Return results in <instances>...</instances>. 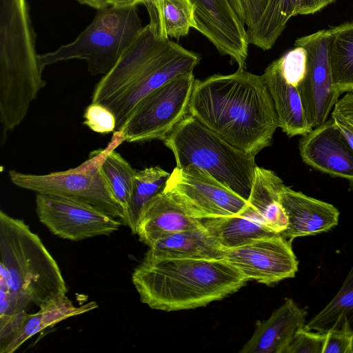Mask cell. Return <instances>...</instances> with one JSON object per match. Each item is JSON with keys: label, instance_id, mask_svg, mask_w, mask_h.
Wrapping results in <instances>:
<instances>
[{"label": "cell", "instance_id": "4fadbf2b", "mask_svg": "<svg viewBox=\"0 0 353 353\" xmlns=\"http://www.w3.org/2000/svg\"><path fill=\"white\" fill-rule=\"evenodd\" d=\"M199 61L197 54L168 39L137 83L108 107L116 117L114 132H121L136 106L149 93L178 75L192 73Z\"/></svg>", "mask_w": 353, "mask_h": 353}, {"label": "cell", "instance_id": "d6986e66", "mask_svg": "<svg viewBox=\"0 0 353 353\" xmlns=\"http://www.w3.org/2000/svg\"><path fill=\"white\" fill-rule=\"evenodd\" d=\"M202 226L200 219L189 215L179 203L163 192L152 199L141 212L136 234L140 241L150 247L168 235Z\"/></svg>", "mask_w": 353, "mask_h": 353}, {"label": "cell", "instance_id": "9c48e42d", "mask_svg": "<svg viewBox=\"0 0 353 353\" xmlns=\"http://www.w3.org/2000/svg\"><path fill=\"white\" fill-rule=\"evenodd\" d=\"M163 192L198 219L236 214L248 206L246 200L194 164L174 168Z\"/></svg>", "mask_w": 353, "mask_h": 353}, {"label": "cell", "instance_id": "83f0119b", "mask_svg": "<svg viewBox=\"0 0 353 353\" xmlns=\"http://www.w3.org/2000/svg\"><path fill=\"white\" fill-rule=\"evenodd\" d=\"M347 323L353 332V267L334 298L305 325V328L320 332L339 329Z\"/></svg>", "mask_w": 353, "mask_h": 353}, {"label": "cell", "instance_id": "e0dca14e", "mask_svg": "<svg viewBox=\"0 0 353 353\" xmlns=\"http://www.w3.org/2000/svg\"><path fill=\"white\" fill-rule=\"evenodd\" d=\"M279 201L288 220V228L281 235L290 242L327 232L338 224L339 212L333 205L285 185L279 192Z\"/></svg>", "mask_w": 353, "mask_h": 353}, {"label": "cell", "instance_id": "30bf717a", "mask_svg": "<svg viewBox=\"0 0 353 353\" xmlns=\"http://www.w3.org/2000/svg\"><path fill=\"white\" fill-rule=\"evenodd\" d=\"M36 212L39 221L53 234L74 241L110 235L123 225L90 203L59 195L37 193Z\"/></svg>", "mask_w": 353, "mask_h": 353}, {"label": "cell", "instance_id": "f35d334b", "mask_svg": "<svg viewBox=\"0 0 353 353\" xmlns=\"http://www.w3.org/2000/svg\"><path fill=\"white\" fill-rule=\"evenodd\" d=\"M108 6L128 7L143 4L145 0H106Z\"/></svg>", "mask_w": 353, "mask_h": 353}, {"label": "cell", "instance_id": "44dd1931", "mask_svg": "<svg viewBox=\"0 0 353 353\" xmlns=\"http://www.w3.org/2000/svg\"><path fill=\"white\" fill-rule=\"evenodd\" d=\"M200 220L205 230L224 250L255 239L280 234L268 227L249 204L236 214Z\"/></svg>", "mask_w": 353, "mask_h": 353}, {"label": "cell", "instance_id": "7c38bea8", "mask_svg": "<svg viewBox=\"0 0 353 353\" xmlns=\"http://www.w3.org/2000/svg\"><path fill=\"white\" fill-rule=\"evenodd\" d=\"M224 259L248 281L252 280L265 285L294 277L299 266L291 242L281 234L225 250Z\"/></svg>", "mask_w": 353, "mask_h": 353}, {"label": "cell", "instance_id": "52a82bcc", "mask_svg": "<svg viewBox=\"0 0 353 353\" xmlns=\"http://www.w3.org/2000/svg\"><path fill=\"white\" fill-rule=\"evenodd\" d=\"M110 145L93 151L78 167L49 174H26L10 170L8 176L16 186L39 194L77 199L104 211L125 225V213L114 197L101 170V164Z\"/></svg>", "mask_w": 353, "mask_h": 353}, {"label": "cell", "instance_id": "60d3db41", "mask_svg": "<svg viewBox=\"0 0 353 353\" xmlns=\"http://www.w3.org/2000/svg\"><path fill=\"white\" fill-rule=\"evenodd\" d=\"M239 17L244 21V12L241 0H229ZM245 22V21H244Z\"/></svg>", "mask_w": 353, "mask_h": 353}, {"label": "cell", "instance_id": "ba28073f", "mask_svg": "<svg viewBox=\"0 0 353 353\" xmlns=\"http://www.w3.org/2000/svg\"><path fill=\"white\" fill-rule=\"evenodd\" d=\"M195 81L193 72L178 75L149 93L121 130L123 141H162L188 114Z\"/></svg>", "mask_w": 353, "mask_h": 353}, {"label": "cell", "instance_id": "ab89813d", "mask_svg": "<svg viewBox=\"0 0 353 353\" xmlns=\"http://www.w3.org/2000/svg\"><path fill=\"white\" fill-rule=\"evenodd\" d=\"M82 5L90 6L96 10H100L108 7L106 0H76Z\"/></svg>", "mask_w": 353, "mask_h": 353}, {"label": "cell", "instance_id": "4dcf8cb0", "mask_svg": "<svg viewBox=\"0 0 353 353\" xmlns=\"http://www.w3.org/2000/svg\"><path fill=\"white\" fill-rule=\"evenodd\" d=\"M83 118V124L95 132L108 134L116 130L114 114L102 103H91L85 108Z\"/></svg>", "mask_w": 353, "mask_h": 353}, {"label": "cell", "instance_id": "e575fe53", "mask_svg": "<svg viewBox=\"0 0 353 353\" xmlns=\"http://www.w3.org/2000/svg\"><path fill=\"white\" fill-rule=\"evenodd\" d=\"M332 114L341 118L353 129V92H347L339 99Z\"/></svg>", "mask_w": 353, "mask_h": 353}, {"label": "cell", "instance_id": "836d02e7", "mask_svg": "<svg viewBox=\"0 0 353 353\" xmlns=\"http://www.w3.org/2000/svg\"><path fill=\"white\" fill-rule=\"evenodd\" d=\"M165 0H145L143 5L146 7L149 17V26L159 37L167 39L169 37L165 34L163 21V10Z\"/></svg>", "mask_w": 353, "mask_h": 353}, {"label": "cell", "instance_id": "2e32d148", "mask_svg": "<svg viewBox=\"0 0 353 353\" xmlns=\"http://www.w3.org/2000/svg\"><path fill=\"white\" fill-rule=\"evenodd\" d=\"M299 148L308 165L353 183V148L333 118L303 135Z\"/></svg>", "mask_w": 353, "mask_h": 353}, {"label": "cell", "instance_id": "5bb4252c", "mask_svg": "<svg viewBox=\"0 0 353 353\" xmlns=\"http://www.w3.org/2000/svg\"><path fill=\"white\" fill-rule=\"evenodd\" d=\"M194 8L196 30L222 54L244 70L250 44L245 22L229 0H190Z\"/></svg>", "mask_w": 353, "mask_h": 353}, {"label": "cell", "instance_id": "cb8c5ba5", "mask_svg": "<svg viewBox=\"0 0 353 353\" xmlns=\"http://www.w3.org/2000/svg\"><path fill=\"white\" fill-rule=\"evenodd\" d=\"M249 43L270 50L286 26L284 0H241Z\"/></svg>", "mask_w": 353, "mask_h": 353}, {"label": "cell", "instance_id": "d4e9b609", "mask_svg": "<svg viewBox=\"0 0 353 353\" xmlns=\"http://www.w3.org/2000/svg\"><path fill=\"white\" fill-rule=\"evenodd\" d=\"M284 183L273 171L256 166L248 203L265 225L281 234L288 225L287 215L279 201Z\"/></svg>", "mask_w": 353, "mask_h": 353}, {"label": "cell", "instance_id": "6da1fadb", "mask_svg": "<svg viewBox=\"0 0 353 353\" xmlns=\"http://www.w3.org/2000/svg\"><path fill=\"white\" fill-rule=\"evenodd\" d=\"M188 113L232 146L254 156L270 145L279 127L262 75L244 70L196 79Z\"/></svg>", "mask_w": 353, "mask_h": 353}, {"label": "cell", "instance_id": "7402d4cb", "mask_svg": "<svg viewBox=\"0 0 353 353\" xmlns=\"http://www.w3.org/2000/svg\"><path fill=\"white\" fill-rule=\"evenodd\" d=\"M97 307L98 304L95 301L76 307L66 295L58 296L39 307L37 312L27 313L19 329L0 344V352L13 353L28 339L43 330Z\"/></svg>", "mask_w": 353, "mask_h": 353}, {"label": "cell", "instance_id": "7a4b0ae2", "mask_svg": "<svg viewBox=\"0 0 353 353\" xmlns=\"http://www.w3.org/2000/svg\"><path fill=\"white\" fill-rule=\"evenodd\" d=\"M141 301L166 312L195 309L221 300L247 283L225 259H170L145 254L132 274Z\"/></svg>", "mask_w": 353, "mask_h": 353}, {"label": "cell", "instance_id": "8d00e7d4", "mask_svg": "<svg viewBox=\"0 0 353 353\" xmlns=\"http://www.w3.org/2000/svg\"><path fill=\"white\" fill-rule=\"evenodd\" d=\"M300 3L301 0H284L283 15L286 23L291 17L298 15Z\"/></svg>", "mask_w": 353, "mask_h": 353}, {"label": "cell", "instance_id": "ac0fdd59", "mask_svg": "<svg viewBox=\"0 0 353 353\" xmlns=\"http://www.w3.org/2000/svg\"><path fill=\"white\" fill-rule=\"evenodd\" d=\"M307 311L292 299L285 302L260 323L241 353H286L296 333L304 327Z\"/></svg>", "mask_w": 353, "mask_h": 353}, {"label": "cell", "instance_id": "9a60e30c", "mask_svg": "<svg viewBox=\"0 0 353 353\" xmlns=\"http://www.w3.org/2000/svg\"><path fill=\"white\" fill-rule=\"evenodd\" d=\"M165 40L156 35L149 24L144 26L113 68L97 83L91 103L108 107L122 97L139 80Z\"/></svg>", "mask_w": 353, "mask_h": 353}, {"label": "cell", "instance_id": "d6a6232c", "mask_svg": "<svg viewBox=\"0 0 353 353\" xmlns=\"http://www.w3.org/2000/svg\"><path fill=\"white\" fill-rule=\"evenodd\" d=\"M322 353H353V332L347 323L325 332Z\"/></svg>", "mask_w": 353, "mask_h": 353}, {"label": "cell", "instance_id": "8992f818", "mask_svg": "<svg viewBox=\"0 0 353 353\" xmlns=\"http://www.w3.org/2000/svg\"><path fill=\"white\" fill-rule=\"evenodd\" d=\"M137 6H108L97 10L77 38L57 49L39 54L41 68L63 61L81 59L92 75L105 74L143 29Z\"/></svg>", "mask_w": 353, "mask_h": 353}, {"label": "cell", "instance_id": "d590c367", "mask_svg": "<svg viewBox=\"0 0 353 353\" xmlns=\"http://www.w3.org/2000/svg\"><path fill=\"white\" fill-rule=\"evenodd\" d=\"M336 0H301L298 14L316 13Z\"/></svg>", "mask_w": 353, "mask_h": 353}, {"label": "cell", "instance_id": "8fae6325", "mask_svg": "<svg viewBox=\"0 0 353 353\" xmlns=\"http://www.w3.org/2000/svg\"><path fill=\"white\" fill-rule=\"evenodd\" d=\"M330 34L329 29H323L294 42V46L303 47L307 52L306 72L297 89L312 128L327 120L341 95L333 85L329 59Z\"/></svg>", "mask_w": 353, "mask_h": 353}, {"label": "cell", "instance_id": "3957f363", "mask_svg": "<svg viewBox=\"0 0 353 353\" xmlns=\"http://www.w3.org/2000/svg\"><path fill=\"white\" fill-rule=\"evenodd\" d=\"M67 287L39 236L21 219L0 211V317L41 307Z\"/></svg>", "mask_w": 353, "mask_h": 353}, {"label": "cell", "instance_id": "f546056e", "mask_svg": "<svg viewBox=\"0 0 353 353\" xmlns=\"http://www.w3.org/2000/svg\"><path fill=\"white\" fill-rule=\"evenodd\" d=\"M163 21L168 37L179 39L196 29L194 8L190 0H165Z\"/></svg>", "mask_w": 353, "mask_h": 353}, {"label": "cell", "instance_id": "74e56055", "mask_svg": "<svg viewBox=\"0 0 353 353\" xmlns=\"http://www.w3.org/2000/svg\"><path fill=\"white\" fill-rule=\"evenodd\" d=\"M331 117L334 119L335 123L353 148V129L339 117L331 114Z\"/></svg>", "mask_w": 353, "mask_h": 353}, {"label": "cell", "instance_id": "5b68a950", "mask_svg": "<svg viewBox=\"0 0 353 353\" xmlns=\"http://www.w3.org/2000/svg\"><path fill=\"white\" fill-rule=\"evenodd\" d=\"M162 141L172 150L176 167L194 164L248 201L255 156L232 146L189 113Z\"/></svg>", "mask_w": 353, "mask_h": 353}, {"label": "cell", "instance_id": "ffe728a7", "mask_svg": "<svg viewBox=\"0 0 353 353\" xmlns=\"http://www.w3.org/2000/svg\"><path fill=\"white\" fill-rule=\"evenodd\" d=\"M272 99L279 128L288 136L305 135L312 130L302 105L297 85L288 81L273 61L262 74Z\"/></svg>", "mask_w": 353, "mask_h": 353}, {"label": "cell", "instance_id": "484cf974", "mask_svg": "<svg viewBox=\"0 0 353 353\" xmlns=\"http://www.w3.org/2000/svg\"><path fill=\"white\" fill-rule=\"evenodd\" d=\"M329 30V59L333 85L341 94L353 92V21Z\"/></svg>", "mask_w": 353, "mask_h": 353}, {"label": "cell", "instance_id": "f1b7e54d", "mask_svg": "<svg viewBox=\"0 0 353 353\" xmlns=\"http://www.w3.org/2000/svg\"><path fill=\"white\" fill-rule=\"evenodd\" d=\"M170 174L158 166L136 171L131 203L125 219V225L132 234H136L141 212L152 199L163 192Z\"/></svg>", "mask_w": 353, "mask_h": 353}, {"label": "cell", "instance_id": "4316f807", "mask_svg": "<svg viewBox=\"0 0 353 353\" xmlns=\"http://www.w3.org/2000/svg\"><path fill=\"white\" fill-rule=\"evenodd\" d=\"M115 133L116 137H113L109 150L102 160L101 170L126 216L131 203L136 170L115 150L116 147L123 141L122 132Z\"/></svg>", "mask_w": 353, "mask_h": 353}, {"label": "cell", "instance_id": "277c9868", "mask_svg": "<svg viewBox=\"0 0 353 353\" xmlns=\"http://www.w3.org/2000/svg\"><path fill=\"white\" fill-rule=\"evenodd\" d=\"M27 0H0V121L3 135L19 125L46 86Z\"/></svg>", "mask_w": 353, "mask_h": 353}, {"label": "cell", "instance_id": "603a6c76", "mask_svg": "<svg viewBox=\"0 0 353 353\" xmlns=\"http://www.w3.org/2000/svg\"><path fill=\"white\" fill-rule=\"evenodd\" d=\"M145 254L170 259H224V250L203 226L172 234L156 241Z\"/></svg>", "mask_w": 353, "mask_h": 353}, {"label": "cell", "instance_id": "1f68e13d", "mask_svg": "<svg viewBox=\"0 0 353 353\" xmlns=\"http://www.w3.org/2000/svg\"><path fill=\"white\" fill-rule=\"evenodd\" d=\"M325 332L299 330L295 334L286 353H322Z\"/></svg>", "mask_w": 353, "mask_h": 353}]
</instances>
